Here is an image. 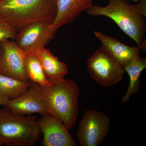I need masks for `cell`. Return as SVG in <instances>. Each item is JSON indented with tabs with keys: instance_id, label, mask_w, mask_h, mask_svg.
<instances>
[{
	"instance_id": "cell-1",
	"label": "cell",
	"mask_w": 146,
	"mask_h": 146,
	"mask_svg": "<svg viewBox=\"0 0 146 146\" xmlns=\"http://www.w3.org/2000/svg\"><path fill=\"white\" fill-rule=\"evenodd\" d=\"M51 84H36L48 115L60 121L68 129L75 125L78 117L80 90L72 80H50Z\"/></svg>"
},
{
	"instance_id": "cell-2",
	"label": "cell",
	"mask_w": 146,
	"mask_h": 146,
	"mask_svg": "<svg viewBox=\"0 0 146 146\" xmlns=\"http://www.w3.org/2000/svg\"><path fill=\"white\" fill-rule=\"evenodd\" d=\"M57 0H0V18L18 31L36 22L52 24Z\"/></svg>"
},
{
	"instance_id": "cell-3",
	"label": "cell",
	"mask_w": 146,
	"mask_h": 146,
	"mask_svg": "<svg viewBox=\"0 0 146 146\" xmlns=\"http://www.w3.org/2000/svg\"><path fill=\"white\" fill-rule=\"evenodd\" d=\"M86 11L90 16H106L112 19L137 46L145 39L146 20L134 5L124 0H109L106 6L93 5Z\"/></svg>"
},
{
	"instance_id": "cell-4",
	"label": "cell",
	"mask_w": 146,
	"mask_h": 146,
	"mask_svg": "<svg viewBox=\"0 0 146 146\" xmlns=\"http://www.w3.org/2000/svg\"><path fill=\"white\" fill-rule=\"evenodd\" d=\"M41 132L35 117L16 114L5 107L0 110V140L9 146H33Z\"/></svg>"
},
{
	"instance_id": "cell-5",
	"label": "cell",
	"mask_w": 146,
	"mask_h": 146,
	"mask_svg": "<svg viewBox=\"0 0 146 146\" xmlns=\"http://www.w3.org/2000/svg\"><path fill=\"white\" fill-rule=\"evenodd\" d=\"M87 67L91 77L105 87L119 83L125 73L123 66L102 47L89 58Z\"/></svg>"
},
{
	"instance_id": "cell-6",
	"label": "cell",
	"mask_w": 146,
	"mask_h": 146,
	"mask_svg": "<svg viewBox=\"0 0 146 146\" xmlns=\"http://www.w3.org/2000/svg\"><path fill=\"white\" fill-rule=\"evenodd\" d=\"M110 119L95 109L86 110L80 120L76 133L81 146H99L110 132Z\"/></svg>"
},
{
	"instance_id": "cell-7",
	"label": "cell",
	"mask_w": 146,
	"mask_h": 146,
	"mask_svg": "<svg viewBox=\"0 0 146 146\" xmlns=\"http://www.w3.org/2000/svg\"><path fill=\"white\" fill-rule=\"evenodd\" d=\"M56 33L51 24L36 22L18 31L14 42L27 54H34L36 50L48 44L53 39Z\"/></svg>"
},
{
	"instance_id": "cell-8",
	"label": "cell",
	"mask_w": 146,
	"mask_h": 146,
	"mask_svg": "<svg viewBox=\"0 0 146 146\" xmlns=\"http://www.w3.org/2000/svg\"><path fill=\"white\" fill-rule=\"evenodd\" d=\"M27 54L14 41L0 42V74L29 82L25 67Z\"/></svg>"
},
{
	"instance_id": "cell-9",
	"label": "cell",
	"mask_w": 146,
	"mask_h": 146,
	"mask_svg": "<svg viewBox=\"0 0 146 146\" xmlns=\"http://www.w3.org/2000/svg\"><path fill=\"white\" fill-rule=\"evenodd\" d=\"M44 135V146H76V145L68 129L57 119L50 115L42 116L37 121Z\"/></svg>"
},
{
	"instance_id": "cell-10",
	"label": "cell",
	"mask_w": 146,
	"mask_h": 146,
	"mask_svg": "<svg viewBox=\"0 0 146 146\" xmlns=\"http://www.w3.org/2000/svg\"><path fill=\"white\" fill-rule=\"evenodd\" d=\"M5 107L16 114L29 115L38 113L42 116L48 115L36 84L30 82L26 92L15 98L9 100Z\"/></svg>"
},
{
	"instance_id": "cell-11",
	"label": "cell",
	"mask_w": 146,
	"mask_h": 146,
	"mask_svg": "<svg viewBox=\"0 0 146 146\" xmlns=\"http://www.w3.org/2000/svg\"><path fill=\"white\" fill-rule=\"evenodd\" d=\"M94 34L101 42L102 47L115 58L123 67L134 58L140 56V51L145 49V40L140 46L131 47L100 32L94 31Z\"/></svg>"
},
{
	"instance_id": "cell-12",
	"label": "cell",
	"mask_w": 146,
	"mask_h": 146,
	"mask_svg": "<svg viewBox=\"0 0 146 146\" xmlns=\"http://www.w3.org/2000/svg\"><path fill=\"white\" fill-rule=\"evenodd\" d=\"M92 0H57V13L51 25L57 31L63 26L73 22L84 11L93 6Z\"/></svg>"
},
{
	"instance_id": "cell-13",
	"label": "cell",
	"mask_w": 146,
	"mask_h": 146,
	"mask_svg": "<svg viewBox=\"0 0 146 146\" xmlns=\"http://www.w3.org/2000/svg\"><path fill=\"white\" fill-rule=\"evenodd\" d=\"M35 54L39 58L46 76L49 80H60L68 72V65L58 60L50 50L43 47L36 50Z\"/></svg>"
},
{
	"instance_id": "cell-14",
	"label": "cell",
	"mask_w": 146,
	"mask_h": 146,
	"mask_svg": "<svg viewBox=\"0 0 146 146\" xmlns=\"http://www.w3.org/2000/svg\"><path fill=\"white\" fill-rule=\"evenodd\" d=\"M124 70L129 77V84L127 91L122 99L121 103L127 102L131 96L138 93L140 88L141 76L146 68V59L139 56L123 66Z\"/></svg>"
},
{
	"instance_id": "cell-15",
	"label": "cell",
	"mask_w": 146,
	"mask_h": 146,
	"mask_svg": "<svg viewBox=\"0 0 146 146\" xmlns=\"http://www.w3.org/2000/svg\"><path fill=\"white\" fill-rule=\"evenodd\" d=\"M25 67L30 82L42 86H49L51 84L46 76L39 58L35 54H27Z\"/></svg>"
},
{
	"instance_id": "cell-16",
	"label": "cell",
	"mask_w": 146,
	"mask_h": 146,
	"mask_svg": "<svg viewBox=\"0 0 146 146\" xmlns=\"http://www.w3.org/2000/svg\"><path fill=\"white\" fill-rule=\"evenodd\" d=\"M30 82L23 81L0 74V92L9 100L15 98L26 92Z\"/></svg>"
},
{
	"instance_id": "cell-17",
	"label": "cell",
	"mask_w": 146,
	"mask_h": 146,
	"mask_svg": "<svg viewBox=\"0 0 146 146\" xmlns=\"http://www.w3.org/2000/svg\"><path fill=\"white\" fill-rule=\"evenodd\" d=\"M17 33L16 29L0 18V42L11 39L14 41Z\"/></svg>"
},
{
	"instance_id": "cell-18",
	"label": "cell",
	"mask_w": 146,
	"mask_h": 146,
	"mask_svg": "<svg viewBox=\"0 0 146 146\" xmlns=\"http://www.w3.org/2000/svg\"><path fill=\"white\" fill-rule=\"evenodd\" d=\"M136 9L144 17H146V0H141L139 3L134 5Z\"/></svg>"
},
{
	"instance_id": "cell-19",
	"label": "cell",
	"mask_w": 146,
	"mask_h": 146,
	"mask_svg": "<svg viewBox=\"0 0 146 146\" xmlns=\"http://www.w3.org/2000/svg\"><path fill=\"white\" fill-rule=\"evenodd\" d=\"M9 100L8 98L4 96L0 92V106L1 105L5 106Z\"/></svg>"
},
{
	"instance_id": "cell-20",
	"label": "cell",
	"mask_w": 146,
	"mask_h": 146,
	"mask_svg": "<svg viewBox=\"0 0 146 146\" xmlns=\"http://www.w3.org/2000/svg\"><path fill=\"white\" fill-rule=\"evenodd\" d=\"M124 1H133L134 2H138L140 1H141V0H124Z\"/></svg>"
},
{
	"instance_id": "cell-21",
	"label": "cell",
	"mask_w": 146,
	"mask_h": 146,
	"mask_svg": "<svg viewBox=\"0 0 146 146\" xmlns=\"http://www.w3.org/2000/svg\"><path fill=\"white\" fill-rule=\"evenodd\" d=\"M2 145H3L1 141L0 140V146Z\"/></svg>"
}]
</instances>
